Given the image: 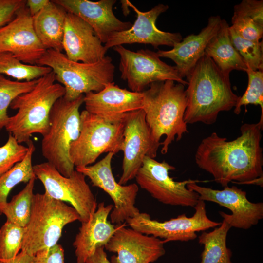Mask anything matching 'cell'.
Masks as SVG:
<instances>
[{
	"label": "cell",
	"mask_w": 263,
	"mask_h": 263,
	"mask_svg": "<svg viewBox=\"0 0 263 263\" xmlns=\"http://www.w3.org/2000/svg\"><path fill=\"white\" fill-rule=\"evenodd\" d=\"M263 124L244 123L240 135L232 141L213 132L197 147L195 161L223 188L230 182L263 186V155L261 147Z\"/></svg>",
	"instance_id": "cell-1"
},
{
	"label": "cell",
	"mask_w": 263,
	"mask_h": 263,
	"mask_svg": "<svg viewBox=\"0 0 263 263\" xmlns=\"http://www.w3.org/2000/svg\"><path fill=\"white\" fill-rule=\"evenodd\" d=\"M187 124H214L220 112L235 107L239 96L232 91L229 74L222 72L205 54L186 77Z\"/></svg>",
	"instance_id": "cell-2"
},
{
	"label": "cell",
	"mask_w": 263,
	"mask_h": 263,
	"mask_svg": "<svg viewBox=\"0 0 263 263\" xmlns=\"http://www.w3.org/2000/svg\"><path fill=\"white\" fill-rule=\"evenodd\" d=\"M142 93V109L153 140L160 143L165 136L161 143V152L165 154L174 141H180L188 132L184 118L187 106L185 85L172 80L155 82Z\"/></svg>",
	"instance_id": "cell-3"
},
{
	"label": "cell",
	"mask_w": 263,
	"mask_h": 263,
	"mask_svg": "<svg viewBox=\"0 0 263 263\" xmlns=\"http://www.w3.org/2000/svg\"><path fill=\"white\" fill-rule=\"evenodd\" d=\"M56 80L51 71L38 78L32 90L18 96L11 102L10 108L18 112L9 116L5 128L19 143L27 144L34 133L43 136L47 133L52 108L65 93L64 87Z\"/></svg>",
	"instance_id": "cell-4"
},
{
	"label": "cell",
	"mask_w": 263,
	"mask_h": 263,
	"mask_svg": "<svg viewBox=\"0 0 263 263\" xmlns=\"http://www.w3.org/2000/svg\"><path fill=\"white\" fill-rule=\"evenodd\" d=\"M36 65L52 69L56 80L64 87L63 97L68 100L89 92H98L114 78L115 67L109 56L95 63H86L72 61L62 52L48 49Z\"/></svg>",
	"instance_id": "cell-5"
},
{
	"label": "cell",
	"mask_w": 263,
	"mask_h": 263,
	"mask_svg": "<svg viewBox=\"0 0 263 263\" xmlns=\"http://www.w3.org/2000/svg\"><path fill=\"white\" fill-rule=\"evenodd\" d=\"M84 96L73 100L63 96L55 103L50 113L48 131L41 142L43 157L65 177L70 176L75 171L69 150L79 134V108L84 102Z\"/></svg>",
	"instance_id": "cell-6"
},
{
	"label": "cell",
	"mask_w": 263,
	"mask_h": 263,
	"mask_svg": "<svg viewBox=\"0 0 263 263\" xmlns=\"http://www.w3.org/2000/svg\"><path fill=\"white\" fill-rule=\"evenodd\" d=\"M77 211L47 193L34 194L31 216L25 227L21 251L34 256L57 244L67 224L79 220Z\"/></svg>",
	"instance_id": "cell-7"
},
{
	"label": "cell",
	"mask_w": 263,
	"mask_h": 263,
	"mask_svg": "<svg viewBox=\"0 0 263 263\" xmlns=\"http://www.w3.org/2000/svg\"><path fill=\"white\" fill-rule=\"evenodd\" d=\"M80 129L77 138L70 145V159L76 167L94 163L103 153L121 151L124 140L123 118L110 121L86 110L80 114Z\"/></svg>",
	"instance_id": "cell-8"
},
{
	"label": "cell",
	"mask_w": 263,
	"mask_h": 263,
	"mask_svg": "<svg viewBox=\"0 0 263 263\" xmlns=\"http://www.w3.org/2000/svg\"><path fill=\"white\" fill-rule=\"evenodd\" d=\"M33 169L36 178L43 185L46 193L70 204L79 214L81 223L88 221L97 205L84 174L75 170L70 176L65 177L48 162L35 165Z\"/></svg>",
	"instance_id": "cell-9"
},
{
	"label": "cell",
	"mask_w": 263,
	"mask_h": 263,
	"mask_svg": "<svg viewBox=\"0 0 263 263\" xmlns=\"http://www.w3.org/2000/svg\"><path fill=\"white\" fill-rule=\"evenodd\" d=\"M175 167L163 160L145 156L135 177L140 187L153 198L164 204L194 207L199 200L195 191L187 187L188 184L198 183V180L175 181L169 171Z\"/></svg>",
	"instance_id": "cell-10"
},
{
	"label": "cell",
	"mask_w": 263,
	"mask_h": 263,
	"mask_svg": "<svg viewBox=\"0 0 263 263\" xmlns=\"http://www.w3.org/2000/svg\"><path fill=\"white\" fill-rule=\"evenodd\" d=\"M113 48L120 57L121 78L127 82L131 91L142 93L151 83L165 80H172L185 86L188 84L175 66L162 61L155 52L149 49L135 52L123 45Z\"/></svg>",
	"instance_id": "cell-11"
},
{
	"label": "cell",
	"mask_w": 263,
	"mask_h": 263,
	"mask_svg": "<svg viewBox=\"0 0 263 263\" xmlns=\"http://www.w3.org/2000/svg\"><path fill=\"white\" fill-rule=\"evenodd\" d=\"M194 208L195 211L191 217L182 214L160 222L151 219L148 213L140 212L125 222L138 232L163 239L164 244L170 241L188 242L197 237L196 232L205 231L221 224V222L213 221L207 217L205 201L199 199Z\"/></svg>",
	"instance_id": "cell-12"
},
{
	"label": "cell",
	"mask_w": 263,
	"mask_h": 263,
	"mask_svg": "<svg viewBox=\"0 0 263 263\" xmlns=\"http://www.w3.org/2000/svg\"><path fill=\"white\" fill-rule=\"evenodd\" d=\"M123 122L122 173L118 183L124 185L135 178L145 156L156 157L161 142L153 140L142 109L125 113Z\"/></svg>",
	"instance_id": "cell-13"
},
{
	"label": "cell",
	"mask_w": 263,
	"mask_h": 263,
	"mask_svg": "<svg viewBox=\"0 0 263 263\" xmlns=\"http://www.w3.org/2000/svg\"><path fill=\"white\" fill-rule=\"evenodd\" d=\"M113 155L109 152L94 165L76 167L75 170L88 177L93 186L102 189L110 196L114 207L110 213L111 223L118 225L140 213L135 206L139 187L135 183L122 185L116 181L111 165Z\"/></svg>",
	"instance_id": "cell-14"
},
{
	"label": "cell",
	"mask_w": 263,
	"mask_h": 263,
	"mask_svg": "<svg viewBox=\"0 0 263 263\" xmlns=\"http://www.w3.org/2000/svg\"><path fill=\"white\" fill-rule=\"evenodd\" d=\"M187 187L197 193L200 200L216 203L230 210L231 214L223 211L219 214L231 228L247 230L263 218V203L250 202L246 191L235 186L218 190L192 183L188 184Z\"/></svg>",
	"instance_id": "cell-15"
},
{
	"label": "cell",
	"mask_w": 263,
	"mask_h": 263,
	"mask_svg": "<svg viewBox=\"0 0 263 263\" xmlns=\"http://www.w3.org/2000/svg\"><path fill=\"white\" fill-rule=\"evenodd\" d=\"M126 2L136 13V19L129 30L111 36L104 45L107 51L116 46L133 43L150 44L155 49L164 45L173 47L182 40L180 33L165 32L156 27L157 18L169 9L168 5L159 4L148 11L142 12L129 0Z\"/></svg>",
	"instance_id": "cell-16"
},
{
	"label": "cell",
	"mask_w": 263,
	"mask_h": 263,
	"mask_svg": "<svg viewBox=\"0 0 263 263\" xmlns=\"http://www.w3.org/2000/svg\"><path fill=\"white\" fill-rule=\"evenodd\" d=\"M163 240L147 235L121 224L116 226L114 234L104 246L111 252L112 263H151L166 252Z\"/></svg>",
	"instance_id": "cell-17"
},
{
	"label": "cell",
	"mask_w": 263,
	"mask_h": 263,
	"mask_svg": "<svg viewBox=\"0 0 263 263\" xmlns=\"http://www.w3.org/2000/svg\"><path fill=\"white\" fill-rule=\"evenodd\" d=\"M46 51L35 32L26 5L0 28V52L11 53L23 63L36 65Z\"/></svg>",
	"instance_id": "cell-18"
},
{
	"label": "cell",
	"mask_w": 263,
	"mask_h": 263,
	"mask_svg": "<svg viewBox=\"0 0 263 263\" xmlns=\"http://www.w3.org/2000/svg\"><path fill=\"white\" fill-rule=\"evenodd\" d=\"M54 2L87 23L104 44L114 33L129 30V21L119 20L113 12L116 0H53Z\"/></svg>",
	"instance_id": "cell-19"
},
{
	"label": "cell",
	"mask_w": 263,
	"mask_h": 263,
	"mask_svg": "<svg viewBox=\"0 0 263 263\" xmlns=\"http://www.w3.org/2000/svg\"><path fill=\"white\" fill-rule=\"evenodd\" d=\"M93 29L78 16L67 12L63 50L73 61L93 63L102 60L107 50Z\"/></svg>",
	"instance_id": "cell-20"
},
{
	"label": "cell",
	"mask_w": 263,
	"mask_h": 263,
	"mask_svg": "<svg viewBox=\"0 0 263 263\" xmlns=\"http://www.w3.org/2000/svg\"><path fill=\"white\" fill-rule=\"evenodd\" d=\"M85 110L110 121L122 119L127 113L142 109V93L134 92L108 84L98 92L85 94Z\"/></svg>",
	"instance_id": "cell-21"
},
{
	"label": "cell",
	"mask_w": 263,
	"mask_h": 263,
	"mask_svg": "<svg viewBox=\"0 0 263 263\" xmlns=\"http://www.w3.org/2000/svg\"><path fill=\"white\" fill-rule=\"evenodd\" d=\"M221 20L219 15L210 16L207 26L198 34H191L186 36L171 50H158L156 52L157 55L160 58L172 60L179 75L184 79L205 54L207 44L219 29Z\"/></svg>",
	"instance_id": "cell-22"
},
{
	"label": "cell",
	"mask_w": 263,
	"mask_h": 263,
	"mask_svg": "<svg viewBox=\"0 0 263 263\" xmlns=\"http://www.w3.org/2000/svg\"><path fill=\"white\" fill-rule=\"evenodd\" d=\"M113 207L112 204L105 206L101 202L88 221L81 223L73 244L76 263H85L96 248L104 247L114 234L116 226L108 220Z\"/></svg>",
	"instance_id": "cell-23"
},
{
	"label": "cell",
	"mask_w": 263,
	"mask_h": 263,
	"mask_svg": "<svg viewBox=\"0 0 263 263\" xmlns=\"http://www.w3.org/2000/svg\"><path fill=\"white\" fill-rule=\"evenodd\" d=\"M67 11L50 0L39 12L32 17L35 32L46 49L62 52Z\"/></svg>",
	"instance_id": "cell-24"
},
{
	"label": "cell",
	"mask_w": 263,
	"mask_h": 263,
	"mask_svg": "<svg viewBox=\"0 0 263 263\" xmlns=\"http://www.w3.org/2000/svg\"><path fill=\"white\" fill-rule=\"evenodd\" d=\"M229 26L222 19L219 29L209 41L205 54L225 73L230 74L234 70L245 72L247 66L232 43Z\"/></svg>",
	"instance_id": "cell-25"
},
{
	"label": "cell",
	"mask_w": 263,
	"mask_h": 263,
	"mask_svg": "<svg viewBox=\"0 0 263 263\" xmlns=\"http://www.w3.org/2000/svg\"><path fill=\"white\" fill-rule=\"evenodd\" d=\"M230 26L243 38L259 41L263 35V0H243L234 6Z\"/></svg>",
	"instance_id": "cell-26"
},
{
	"label": "cell",
	"mask_w": 263,
	"mask_h": 263,
	"mask_svg": "<svg viewBox=\"0 0 263 263\" xmlns=\"http://www.w3.org/2000/svg\"><path fill=\"white\" fill-rule=\"evenodd\" d=\"M231 228L224 220L218 227L209 232L203 231L198 242L204 246L199 263H233L232 252L227 247L228 232Z\"/></svg>",
	"instance_id": "cell-27"
},
{
	"label": "cell",
	"mask_w": 263,
	"mask_h": 263,
	"mask_svg": "<svg viewBox=\"0 0 263 263\" xmlns=\"http://www.w3.org/2000/svg\"><path fill=\"white\" fill-rule=\"evenodd\" d=\"M36 179V176L31 178L24 188L13 197L10 202L1 205L0 212L6 217V221L21 227L26 226L31 216Z\"/></svg>",
	"instance_id": "cell-28"
},
{
	"label": "cell",
	"mask_w": 263,
	"mask_h": 263,
	"mask_svg": "<svg viewBox=\"0 0 263 263\" xmlns=\"http://www.w3.org/2000/svg\"><path fill=\"white\" fill-rule=\"evenodd\" d=\"M27 144L28 150L23 159L0 176V207L7 202L9 193L16 185L22 182L28 183L35 176L32 164L35 147L31 140Z\"/></svg>",
	"instance_id": "cell-29"
},
{
	"label": "cell",
	"mask_w": 263,
	"mask_h": 263,
	"mask_svg": "<svg viewBox=\"0 0 263 263\" xmlns=\"http://www.w3.org/2000/svg\"><path fill=\"white\" fill-rule=\"evenodd\" d=\"M52 71L48 67L23 63L8 52H0V74L17 81H29L38 79Z\"/></svg>",
	"instance_id": "cell-30"
},
{
	"label": "cell",
	"mask_w": 263,
	"mask_h": 263,
	"mask_svg": "<svg viewBox=\"0 0 263 263\" xmlns=\"http://www.w3.org/2000/svg\"><path fill=\"white\" fill-rule=\"evenodd\" d=\"M38 79L29 81L11 80L0 74V131L5 128L9 116L7 109L18 96L33 89Z\"/></svg>",
	"instance_id": "cell-31"
},
{
	"label": "cell",
	"mask_w": 263,
	"mask_h": 263,
	"mask_svg": "<svg viewBox=\"0 0 263 263\" xmlns=\"http://www.w3.org/2000/svg\"><path fill=\"white\" fill-rule=\"evenodd\" d=\"M25 227L6 221L0 228V263H8L21 250Z\"/></svg>",
	"instance_id": "cell-32"
},
{
	"label": "cell",
	"mask_w": 263,
	"mask_h": 263,
	"mask_svg": "<svg viewBox=\"0 0 263 263\" xmlns=\"http://www.w3.org/2000/svg\"><path fill=\"white\" fill-rule=\"evenodd\" d=\"M229 31L232 43L246 65L254 71H263V41L245 39L230 26Z\"/></svg>",
	"instance_id": "cell-33"
},
{
	"label": "cell",
	"mask_w": 263,
	"mask_h": 263,
	"mask_svg": "<svg viewBox=\"0 0 263 263\" xmlns=\"http://www.w3.org/2000/svg\"><path fill=\"white\" fill-rule=\"evenodd\" d=\"M245 72L248 75L247 87L244 94L239 96L234 113L239 115L243 106L246 107L249 104L258 105L261 109L259 121L263 124V71H254L247 66Z\"/></svg>",
	"instance_id": "cell-34"
},
{
	"label": "cell",
	"mask_w": 263,
	"mask_h": 263,
	"mask_svg": "<svg viewBox=\"0 0 263 263\" xmlns=\"http://www.w3.org/2000/svg\"><path fill=\"white\" fill-rule=\"evenodd\" d=\"M28 150V146L19 143L9 133L7 141L0 147V176L22 161Z\"/></svg>",
	"instance_id": "cell-35"
},
{
	"label": "cell",
	"mask_w": 263,
	"mask_h": 263,
	"mask_svg": "<svg viewBox=\"0 0 263 263\" xmlns=\"http://www.w3.org/2000/svg\"><path fill=\"white\" fill-rule=\"evenodd\" d=\"M26 5L25 0H0V28L12 21L17 12Z\"/></svg>",
	"instance_id": "cell-36"
},
{
	"label": "cell",
	"mask_w": 263,
	"mask_h": 263,
	"mask_svg": "<svg viewBox=\"0 0 263 263\" xmlns=\"http://www.w3.org/2000/svg\"><path fill=\"white\" fill-rule=\"evenodd\" d=\"M33 263H64V251L60 244L38 252Z\"/></svg>",
	"instance_id": "cell-37"
},
{
	"label": "cell",
	"mask_w": 263,
	"mask_h": 263,
	"mask_svg": "<svg viewBox=\"0 0 263 263\" xmlns=\"http://www.w3.org/2000/svg\"><path fill=\"white\" fill-rule=\"evenodd\" d=\"M104 249V246L96 248L94 253L86 260L85 263H112L108 260Z\"/></svg>",
	"instance_id": "cell-38"
},
{
	"label": "cell",
	"mask_w": 263,
	"mask_h": 263,
	"mask_svg": "<svg viewBox=\"0 0 263 263\" xmlns=\"http://www.w3.org/2000/svg\"><path fill=\"white\" fill-rule=\"evenodd\" d=\"M49 0H27L26 6L31 17H33L46 6Z\"/></svg>",
	"instance_id": "cell-39"
},
{
	"label": "cell",
	"mask_w": 263,
	"mask_h": 263,
	"mask_svg": "<svg viewBox=\"0 0 263 263\" xmlns=\"http://www.w3.org/2000/svg\"><path fill=\"white\" fill-rule=\"evenodd\" d=\"M34 256L22 251L12 260L8 263H33Z\"/></svg>",
	"instance_id": "cell-40"
}]
</instances>
